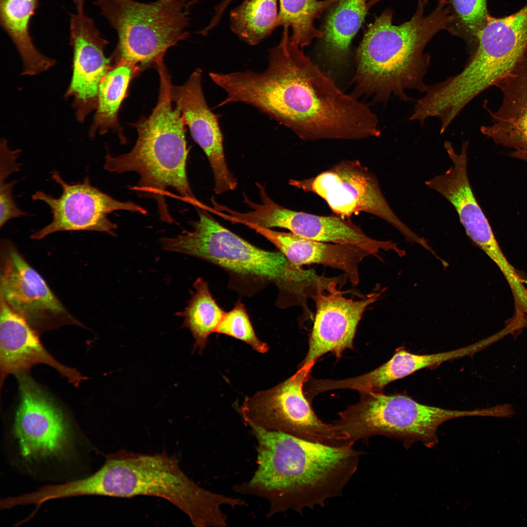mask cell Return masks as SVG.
I'll use <instances>...</instances> for the list:
<instances>
[{
  "instance_id": "11",
  "label": "cell",
  "mask_w": 527,
  "mask_h": 527,
  "mask_svg": "<svg viewBox=\"0 0 527 527\" xmlns=\"http://www.w3.org/2000/svg\"><path fill=\"white\" fill-rule=\"evenodd\" d=\"M289 184L317 195L336 215L347 218L361 213L371 214L392 225L408 241L427 245L423 238L397 216L385 198L376 176L358 161H342L314 177L292 179Z\"/></svg>"
},
{
  "instance_id": "13",
  "label": "cell",
  "mask_w": 527,
  "mask_h": 527,
  "mask_svg": "<svg viewBox=\"0 0 527 527\" xmlns=\"http://www.w3.org/2000/svg\"><path fill=\"white\" fill-rule=\"evenodd\" d=\"M51 178L60 185L62 194L58 198L38 191L32 196L34 201H41L51 209L52 220L43 228L31 236L41 240L53 233L64 231H93L116 236L117 225L107 215L118 210L142 214L146 210L130 201L117 200L92 186L86 177L83 182L69 184L56 171L51 172Z\"/></svg>"
},
{
  "instance_id": "14",
  "label": "cell",
  "mask_w": 527,
  "mask_h": 527,
  "mask_svg": "<svg viewBox=\"0 0 527 527\" xmlns=\"http://www.w3.org/2000/svg\"><path fill=\"white\" fill-rule=\"evenodd\" d=\"M16 376L20 399L13 430L22 456L31 460L59 454L69 439L65 417L26 372Z\"/></svg>"
},
{
  "instance_id": "10",
  "label": "cell",
  "mask_w": 527,
  "mask_h": 527,
  "mask_svg": "<svg viewBox=\"0 0 527 527\" xmlns=\"http://www.w3.org/2000/svg\"><path fill=\"white\" fill-rule=\"evenodd\" d=\"M313 365L300 366L285 381L247 397L240 409L244 421L312 442L334 446L348 443L334 424L319 419L305 396L304 385Z\"/></svg>"
},
{
  "instance_id": "26",
  "label": "cell",
  "mask_w": 527,
  "mask_h": 527,
  "mask_svg": "<svg viewBox=\"0 0 527 527\" xmlns=\"http://www.w3.org/2000/svg\"><path fill=\"white\" fill-rule=\"evenodd\" d=\"M368 9L367 0H338L334 3L323 31L324 50L332 61L338 62L346 58Z\"/></svg>"
},
{
  "instance_id": "2",
  "label": "cell",
  "mask_w": 527,
  "mask_h": 527,
  "mask_svg": "<svg viewBox=\"0 0 527 527\" xmlns=\"http://www.w3.org/2000/svg\"><path fill=\"white\" fill-rule=\"evenodd\" d=\"M249 426L257 442V467L249 480L233 489L266 500L268 518L323 507L342 494L358 469L362 453L353 443L329 446Z\"/></svg>"
},
{
  "instance_id": "23",
  "label": "cell",
  "mask_w": 527,
  "mask_h": 527,
  "mask_svg": "<svg viewBox=\"0 0 527 527\" xmlns=\"http://www.w3.org/2000/svg\"><path fill=\"white\" fill-rule=\"evenodd\" d=\"M488 344L486 340L453 350L430 354H416L401 348L387 362L373 370L346 378L344 386L360 391L383 392L389 384L423 368L437 366L442 363L473 355Z\"/></svg>"
},
{
  "instance_id": "9",
  "label": "cell",
  "mask_w": 527,
  "mask_h": 527,
  "mask_svg": "<svg viewBox=\"0 0 527 527\" xmlns=\"http://www.w3.org/2000/svg\"><path fill=\"white\" fill-rule=\"evenodd\" d=\"M476 43L464 68L448 79L453 95L466 103L495 86L527 54V4L508 16L488 15L476 36Z\"/></svg>"
},
{
  "instance_id": "19",
  "label": "cell",
  "mask_w": 527,
  "mask_h": 527,
  "mask_svg": "<svg viewBox=\"0 0 527 527\" xmlns=\"http://www.w3.org/2000/svg\"><path fill=\"white\" fill-rule=\"evenodd\" d=\"M40 364L53 367L76 386L86 379L77 370L61 364L49 353L41 343L39 334L0 298L1 386L8 375L26 372Z\"/></svg>"
},
{
  "instance_id": "15",
  "label": "cell",
  "mask_w": 527,
  "mask_h": 527,
  "mask_svg": "<svg viewBox=\"0 0 527 527\" xmlns=\"http://www.w3.org/2000/svg\"><path fill=\"white\" fill-rule=\"evenodd\" d=\"M75 12L70 16V43L73 70L66 97L73 98L79 121L83 122L97 108L100 83L112 67L104 54L108 41L85 11L84 0H74Z\"/></svg>"
},
{
  "instance_id": "5",
  "label": "cell",
  "mask_w": 527,
  "mask_h": 527,
  "mask_svg": "<svg viewBox=\"0 0 527 527\" xmlns=\"http://www.w3.org/2000/svg\"><path fill=\"white\" fill-rule=\"evenodd\" d=\"M69 488L74 496L162 498L184 513L198 527L227 526V517L222 507L242 505L241 498L199 486L182 471L176 457L165 452L146 454L120 450L109 455L93 475L71 481Z\"/></svg>"
},
{
  "instance_id": "21",
  "label": "cell",
  "mask_w": 527,
  "mask_h": 527,
  "mask_svg": "<svg viewBox=\"0 0 527 527\" xmlns=\"http://www.w3.org/2000/svg\"><path fill=\"white\" fill-rule=\"evenodd\" d=\"M468 145V141L464 142L458 153L451 143L446 141L444 147L452 165L444 174L426 181L425 184L453 206L467 236L480 247L494 235L470 186L466 168Z\"/></svg>"
},
{
  "instance_id": "32",
  "label": "cell",
  "mask_w": 527,
  "mask_h": 527,
  "mask_svg": "<svg viewBox=\"0 0 527 527\" xmlns=\"http://www.w3.org/2000/svg\"><path fill=\"white\" fill-rule=\"evenodd\" d=\"M16 181L6 183L0 180V227H2L8 221L27 215L15 203L12 189Z\"/></svg>"
},
{
  "instance_id": "7",
  "label": "cell",
  "mask_w": 527,
  "mask_h": 527,
  "mask_svg": "<svg viewBox=\"0 0 527 527\" xmlns=\"http://www.w3.org/2000/svg\"><path fill=\"white\" fill-rule=\"evenodd\" d=\"M357 403L339 414L334 423L348 443L376 435L396 438L406 446L419 441L428 447L437 444L439 426L447 420L485 416V409L453 410L421 404L403 394L360 391Z\"/></svg>"
},
{
  "instance_id": "4",
  "label": "cell",
  "mask_w": 527,
  "mask_h": 527,
  "mask_svg": "<svg viewBox=\"0 0 527 527\" xmlns=\"http://www.w3.org/2000/svg\"><path fill=\"white\" fill-rule=\"evenodd\" d=\"M450 0H440L429 15H424L426 0H418L417 10L408 21L392 24L393 12L386 9L365 32L356 51L355 81L362 91L386 101L393 94L410 101L406 90L426 92L425 77L430 55L424 52L429 41L455 19Z\"/></svg>"
},
{
  "instance_id": "6",
  "label": "cell",
  "mask_w": 527,
  "mask_h": 527,
  "mask_svg": "<svg viewBox=\"0 0 527 527\" xmlns=\"http://www.w3.org/2000/svg\"><path fill=\"white\" fill-rule=\"evenodd\" d=\"M158 102L151 114L134 125L138 138L128 152L118 156L107 153L104 168L116 174L135 172L139 179L132 189L156 201L163 221L175 222L168 209L165 196L169 188L185 202L198 207L186 174L188 149L185 123L179 109L172 106L169 74L160 75Z\"/></svg>"
},
{
  "instance_id": "27",
  "label": "cell",
  "mask_w": 527,
  "mask_h": 527,
  "mask_svg": "<svg viewBox=\"0 0 527 527\" xmlns=\"http://www.w3.org/2000/svg\"><path fill=\"white\" fill-rule=\"evenodd\" d=\"M193 285L194 289L187 306L176 315L183 318L182 326L191 333L195 341L194 350L202 352L225 312L213 298L207 282L200 277Z\"/></svg>"
},
{
  "instance_id": "29",
  "label": "cell",
  "mask_w": 527,
  "mask_h": 527,
  "mask_svg": "<svg viewBox=\"0 0 527 527\" xmlns=\"http://www.w3.org/2000/svg\"><path fill=\"white\" fill-rule=\"evenodd\" d=\"M338 0H279L278 27H291V40L302 48L323 32L314 26V21Z\"/></svg>"
},
{
  "instance_id": "25",
  "label": "cell",
  "mask_w": 527,
  "mask_h": 527,
  "mask_svg": "<svg viewBox=\"0 0 527 527\" xmlns=\"http://www.w3.org/2000/svg\"><path fill=\"white\" fill-rule=\"evenodd\" d=\"M136 72L130 64L117 62L102 79L99 86L96 112L89 131L90 137L112 129L117 132L121 143H125L126 140L118 122V114Z\"/></svg>"
},
{
  "instance_id": "8",
  "label": "cell",
  "mask_w": 527,
  "mask_h": 527,
  "mask_svg": "<svg viewBox=\"0 0 527 527\" xmlns=\"http://www.w3.org/2000/svg\"><path fill=\"white\" fill-rule=\"evenodd\" d=\"M189 2L97 0L94 4L117 32L113 57L137 71L140 66L163 59L169 48L188 37Z\"/></svg>"
},
{
  "instance_id": "33",
  "label": "cell",
  "mask_w": 527,
  "mask_h": 527,
  "mask_svg": "<svg viewBox=\"0 0 527 527\" xmlns=\"http://www.w3.org/2000/svg\"><path fill=\"white\" fill-rule=\"evenodd\" d=\"M0 150V180H5L12 173L20 170V164L17 162L20 151L10 150L4 139L1 141Z\"/></svg>"
},
{
  "instance_id": "16",
  "label": "cell",
  "mask_w": 527,
  "mask_h": 527,
  "mask_svg": "<svg viewBox=\"0 0 527 527\" xmlns=\"http://www.w3.org/2000/svg\"><path fill=\"white\" fill-rule=\"evenodd\" d=\"M253 220L259 226L281 228L302 237L317 241L360 247L376 256L381 250L399 248L396 243L373 239L350 220L335 216H320L286 208L274 202L268 195L256 204Z\"/></svg>"
},
{
  "instance_id": "17",
  "label": "cell",
  "mask_w": 527,
  "mask_h": 527,
  "mask_svg": "<svg viewBox=\"0 0 527 527\" xmlns=\"http://www.w3.org/2000/svg\"><path fill=\"white\" fill-rule=\"evenodd\" d=\"M384 290L370 293L355 301L344 297L337 287L329 291L318 288L311 297L315 304L316 313L308 349L300 366L313 365L318 359L329 352L339 359L344 350L352 349L364 312L379 299Z\"/></svg>"
},
{
  "instance_id": "35",
  "label": "cell",
  "mask_w": 527,
  "mask_h": 527,
  "mask_svg": "<svg viewBox=\"0 0 527 527\" xmlns=\"http://www.w3.org/2000/svg\"><path fill=\"white\" fill-rule=\"evenodd\" d=\"M380 0H367V6L368 8Z\"/></svg>"
},
{
  "instance_id": "34",
  "label": "cell",
  "mask_w": 527,
  "mask_h": 527,
  "mask_svg": "<svg viewBox=\"0 0 527 527\" xmlns=\"http://www.w3.org/2000/svg\"><path fill=\"white\" fill-rule=\"evenodd\" d=\"M233 0H222L215 8V12L209 26L214 28L219 23L225 10Z\"/></svg>"
},
{
  "instance_id": "18",
  "label": "cell",
  "mask_w": 527,
  "mask_h": 527,
  "mask_svg": "<svg viewBox=\"0 0 527 527\" xmlns=\"http://www.w3.org/2000/svg\"><path fill=\"white\" fill-rule=\"evenodd\" d=\"M202 74V71L198 68L183 84L172 85L170 95L192 138L205 154L214 175V191L221 194L235 190L237 182L225 161L218 118L209 108L204 97Z\"/></svg>"
},
{
  "instance_id": "12",
  "label": "cell",
  "mask_w": 527,
  "mask_h": 527,
  "mask_svg": "<svg viewBox=\"0 0 527 527\" xmlns=\"http://www.w3.org/2000/svg\"><path fill=\"white\" fill-rule=\"evenodd\" d=\"M0 250V298L11 309L39 334L63 325L83 326L11 241L1 242Z\"/></svg>"
},
{
  "instance_id": "22",
  "label": "cell",
  "mask_w": 527,
  "mask_h": 527,
  "mask_svg": "<svg viewBox=\"0 0 527 527\" xmlns=\"http://www.w3.org/2000/svg\"><path fill=\"white\" fill-rule=\"evenodd\" d=\"M495 86L502 92V102L495 112L486 108L492 124L481 131L498 144L527 150V54Z\"/></svg>"
},
{
  "instance_id": "36",
  "label": "cell",
  "mask_w": 527,
  "mask_h": 527,
  "mask_svg": "<svg viewBox=\"0 0 527 527\" xmlns=\"http://www.w3.org/2000/svg\"><path fill=\"white\" fill-rule=\"evenodd\" d=\"M526 161H527V155H526Z\"/></svg>"
},
{
  "instance_id": "20",
  "label": "cell",
  "mask_w": 527,
  "mask_h": 527,
  "mask_svg": "<svg viewBox=\"0 0 527 527\" xmlns=\"http://www.w3.org/2000/svg\"><path fill=\"white\" fill-rule=\"evenodd\" d=\"M244 225L267 239L294 264L300 266L320 264L340 270L353 286L360 282V264L370 255L367 251L353 245L317 241L290 232L277 231L251 223Z\"/></svg>"
},
{
  "instance_id": "3",
  "label": "cell",
  "mask_w": 527,
  "mask_h": 527,
  "mask_svg": "<svg viewBox=\"0 0 527 527\" xmlns=\"http://www.w3.org/2000/svg\"><path fill=\"white\" fill-rule=\"evenodd\" d=\"M198 219L190 231L175 237L160 239L162 249L198 258L224 270L229 287L250 297L273 284L278 294L276 306L282 309L302 308L311 312L307 299L324 284L325 277L288 260L280 251L261 249L234 233L216 221L207 211L197 208Z\"/></svg>"
},
{
  "instance_id": "31",
  "label": "cell",
  "mask_w": 527,
  "mask_h": 527,
  "mask_svg": "<svg viewBox=\"0 0 527 527\" xmlns=\"http://www.w3.org/2000/svg\"><path fill=\"white\" fill-rule=\"evenodd\" d=\"M215 332L243 341L259 353L268 350L267 345L257 337L246 309L240 300L232 309L225 312Z\"/></svg>"
},
{
  "instance_id": "28",
  "label": "cell",
  "mask_w": 527,
  "mask_h": 527,
  "mask_svg": "<svg viewBox=\"0 0 527 527\" xmlns=\"http://www.w3.org/2000/svg\"><path fill=\"white\" fill-rule=\"evenodd\" d=\"M278 0H244L232 11L230 28L251 45L261 42L278 27Z\"/></svg>"
},
{
  "instance_id": "24",
  "label": "cell",
  "mask_w": 527,
  "mask_h": 527,
  "mask_svg": "<svg viewBox=\"0 0 527 527\" xmlns=\"http://www.w3.org/2000/svg\"><path fill=\"white\" fill-rule=\"evenodd\" d=\"M39 5V0H0V24L21 58L24 75L39 74L55 63L36 48L30 33L31 20Z\"/></svg>"
},
{
  "instance_id": "1",
  "label": "cell",
  "mask_w": 527,
  "mask_h": 527,
  "mask_svg": "<svg viewBox=\"0 0 527 527\" xmlns=\"http://www.w3.org/2000/svg\"><path fill=\"white\" fill-rule=\"evenodd\" d=\"M301 48L285 36L271 49L267 67L250 80L251 105L304 141L380 136L370 108L342 91Z\"/></svg>"
},
{
  "instance_id": "30",
  "label": "cell",
  "mask_w": 527,
  "mask_h": 527,
  "mask_svg": "<svg viewBox=\"0 0 527 527\" xmlns=\"http://www.w3.org/2000/svg\"><path fill=\"white\" fill-rule=\"evenodd\" d=\"M450 3L455 19L447 29L469 43L476 42V36L489 15L486 0H450Z\"/></svg>"
}]
</instances>
